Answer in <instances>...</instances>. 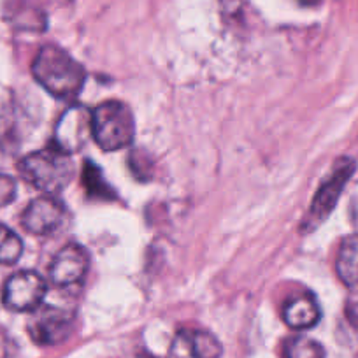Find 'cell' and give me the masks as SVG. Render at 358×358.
<instances>
[{
    "mask_svg": "<svg viewBox=\"0 0 358 358\" xmlns=\"http://www.w3.org/2000/svg\"><path fill=\"white\" fill-rule=\"evenodd\" d=\"M301 2L304 6H316V4H320L322 0H301Z\"/></svg>",
    "mask_w": 358,
    "mask_h": 358,
    "instance_id": "17",
    "label": "cell"
},
{
    "mask_svg": "<svg viewBox=\"0 0 358 358\" xmlns=\"http://www.w3.org/2000/svg\"><path fill=\"white\" fill-rule=\"evenodd\" d=\"M336 273L351 292H358V236H348L341 243L336 258Z\"/></svg>",
    "mask_w": 358,
    "mask_h": 358,
    "instance_id": "11",
    "label": "cell"
},
{
    "mask_svg": "<svg viewBox=\"0 0 358 358\" xmlns=\"http://www.w3.org/2000/svg\"><path fill=\"white\" fill-rule=\"evenodd\" d=\"M67 222V211L64 202L55 199L53 195L34 199L22 216V225L27 232L34 236H53L64 229Z\"/></svg>",
    "mask_w": 358,
    "mask_h": 358,
    "instance_id": "8",
    "label": "cell"
},
{
    "mask_svg": "<svg viewBox=\"0 0 358 358\" xmlns=\"http://www.w3.org/2000/svg\"><path fill=\"white\" fill-rule=\"evenodd\" d=\"M18 171L27 183L46 195H58L69 187L74 176V164L67 153L50 148L30 153L18 164Z\"/></svg>",
    "mask_w": 358,
    "mask_h": 358,
    "instance_id": "2",
    "label": "cell"
},
{
    "mask_svg": "<svg viewBox=\"0 0 358 358\" xmlns=\"http://www.w3.org/2000/svg\"><path fill=\"white\" fill-rule=\"evenodd\" d=\"M320 306L313 294H299L285 302L283 320L290 329L306 330L315 327L320 322Z\"/></svg>",
    "mask_w": 358,
    "mask_h": 358,
    "instance_id": "10",
    "label": "cell"
},
{
    "mask_svg": "<svg viewBox=\"0 0 358 358\" xmlns=\"http://www.w3.org/2000/svg\"><path fill=\"white\" fill-rule=\"evenodd\" d=\"M23 253V243L9 227L0 223V264L13 265Z\"/></svg>",
    "mask_w": 358,
    "mask_h": 358,
    "instance_id": "14",
    "label": "cell"
},
{
    "mask_svg": "<svg viewBox=\"0 0 358 358\" xmlns=\"http://www.w3.org/2000/svg\"><path fill=\"white\" fill-rule=\"evenodd\" d=\"M90 267V257L79 244H67L57 253L50 268V278L53 285L62 288L74 287L85 280Z\"/></svg>",
    "mask_w": 358,
    "mask_h": 358,
    "instance_id": "9",
    "label": "cell"
},
{
    "mask_svg": "<svg viewBox=\"0 0 358 358\" xmlns=\"http://www.w3.org/2000/svg\"><path fill=\"white\" fill-rule=\"evenodd\" d=\"M83 181H85V187L90 195H95V197L102 199L115 197V192L104 181V176H102L101 169L92 164V162H86L85 171H83Z\"/></svg>",
    "mask_w": 358,
    "mask_h": 358,
    "instance_id": "15",
    "label": "cell"
},
{
    "mask_svg": "<svg viewBox=\"0 0 358 358\" xmlns=\"http://www.w3.org/2000/svg\"><path fill=\"white\" fill-rule=\"evenodd\" d=\"M355 171H357V164H355L351 158L344 157L336 162V167L330 172L329 178L323 181L322 187L318 188L308 215L302 220V234L315 232L320 225H323V223L329 220V216L332 215L337 202H339L341 195H343L344 187L348 185V181H350V178L353 176Z\"/></svg>",
    "mask_w": 358,
    "mask_h": 358,
    "instance_id": "4",
    "label": "cell"
},
{
    "mask_svg": "<svg viewBox=\"0 0 358 358\" xmlns=\"http://www.w3.org/2000/svg\"><path fill=\"white\" fill-rule=\"evenodd\" d=\"M32 74L48 94L62 101L76 97L86 79L85 67L53 44L41 48L32 64Z\"/></svg>",
    "mask_w": 358,
    "mask_h": 358,
    "instance_id": "1",
    "label": "cell"
},
{
    "mask_svg": "<svg viewBox=\"0 0 358 358\" xmlns=\"http://www.w3.org/2000/svg\"><path fill=\"white\" fill-rule=\"evenodd\" d=\"M94 139L104 151H118L129 146L136 136V122L129 106L120 101L102 102L92 111Z\"/></svg>",
    "mask_w": 358,
    "mask_h": 358,
    "instance_id": "3",
    "label": "cell"
},
{
    "mask_svg": "<svg viewBox=\"0 0 358 358\" xmlns=\"http://www.w3.org/2000/svg\"><path fill=\"white\" fill-rule=\"evenodd\" d=\"M283 358H325V350L309 337L295 336L285 343Z\"/></svg>",
    "mask_w": 358,
    "mask_h": 358,
    "instance_id": "13",
    "label": "cell"
},
{
    "mask_svg": "<svg viewBox=\"0 0 358 358\" xmlns=\"http://www.w3.org/2000/svg\"><path fill=\"white\" fill-rule=\"evenodd\" d=\"M74 323V313L53 306H39L29 323V334L34 343L41 346H55L71 336Z\"/></svg>",
    "mask_w": 358,
    "mask_h": 358,
    "instance_id": "7",
    "label": "cell"
},
{
    "mask_svg": "<svg viewBox=\"0 0 358 358\" xmlns=\"http://www.w3.org/2000/svg\"><path fill=\"white\" fill-rule=\"evenodd\" d=\"M48 285L41 274L34 271H20L13 274L4 285L2 302L16 313L36 311L46 297Z\"/></svg>",
    "mask_w": 358,
    "mask_h": 358,
    "instance_id": "6",
    "label": "cell"
},
{
    "mask_svg": "<svg viewBox=\"0 0 358 358\" xmlns=\"http://www.w3.org/2000/svg\"><path fill=\"white\" fill-rule=\"evenodd\" d=\"M187 343L192 358H220L222 355V344L213 334L204 330H194L188 334Z\"/></svg>",
    "mask_w": 358,
    "mask_h": 358,
    "instance_id": "12",
    "label": "cell"
},
{
    "mask_svg": "<svg viewBox=\"0 0 358 358\" xmlns=\"http://www.w3.org/2000/svg\"><path fill=\"white\" fill-rule=\"evenodd\" d=\"M94 137V115L85 106H71L60 116L55 129L53 146L64 153L72 155L86 146Z\"/></svg>",
    "mask_w": 358,
    "mask_h": 358,
    "instance_id": "5",
    "label": "cell"
},
{
    "mask_svg": "<svg viewBox=\"0 0 358 358\" xmlns=\"http://www.w3.org/2000/svg\"><path fill=\"white\" fill-rule=\"evenodd\" d=\"M16 199V181L11 176L0 174V208L11 204Z\"/></svg>",
    "mask_w": 358,
    "mask_h": 358,
    "instance_id": "16",
    "label": "cell"
}]
</instances>
